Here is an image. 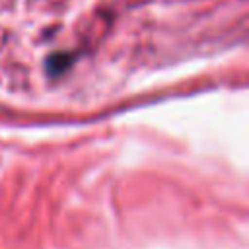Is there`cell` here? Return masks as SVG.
Wrapping results in <instances>:
<instances>
[{"instance_id": "obj_1", "label": "cell", "mask_w": 249, "mask_h": 249, "mask_svg": "<svg viewBox=\"0 0 249 249\" xmlns=\"http://www.w3.org/2000/svg\"><path fill=\"white\" fill-rule=\"evenodd\" d=\"M70 64H72V56H70V54H60V53H56V54L49 56V60H47V72H49L51 76H58V74H62Z\"/></svg>"}]
</instances>
